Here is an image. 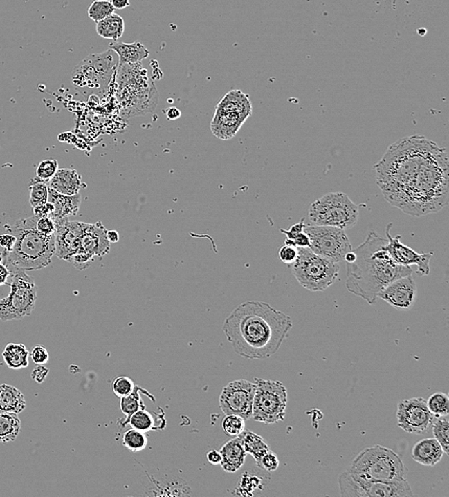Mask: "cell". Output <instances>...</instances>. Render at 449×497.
I'll use <instances>...</instances> for the list:
<instances>
[{"instance_id": "1", "label": "cell", "mask_w": 449, "mask_h": 497, "mask_svg": "<svg viewBox=\"0 0 449 497\" xmlns=\"http://www.w3.org/2000/svg\"><path fill=\"white\" fill-rule=\"evenodd\" d=\"M374 169L384 198L408 216H428L448 204V151L425 136L398 139Z\"/></svg>"}, {"instance_id": "2", "label": "cell", "mask_w": 449, "mask_h": 497, "mask_svg": "<svg viewBox=\"0 0 449 497\" xmlns=\"http://www.w3.org/2000/svg\"><path fill=\"white\" fill-rule=\"evenodd\" d=\"M293 326L288 315L266 302L250 301L231 312L223 322V330L239 356L264 359L278 352Z\"/></svg>"}, {"instance_id": "3", "label": "cell", "mask_w": 449, "mask_h": 497, "mask_svg": "<svg viewBox=\"0 0 449 497\" xmlns=\"http://www.w3.org/2000/svg\"><path fill=\"white\" fill-rule=\"evenodd\" d=\"M387 238L375 232L367 234L365 241L354 250L355 261L346 263V287L350 293L374 304L378 294L391 282L412 274L411 267L398 265L388 254Z\"/></svg>"}, {"instance_id": "4", "label": "cell", "mask_w": 449, "mask_h": 497, "mask_svg": "<svg viewBox=\"0 0 449 497\" xmlns=\"http://www.w3.org/2000/svg\"><path fill=\"white\" fill-rule=\"evenodd\" d=\"M37 216L19 219L9 232L15 244L8 253H0V261L12 270H39L51 263L55 254V234L44 236L37 229Z\"/></svg>"}, {"instance_id": "5", "label": "cell", "mask_w": 449, "mask_h": 497, "mask_svg": "<svg viewBox=\"0 0 449 497\" xmlns=\"http://www.w3.org/2000/svg\"><path fill=\"white\" fill-rule=\"evenodd\" d=\"M117 98L125 117L152 113L158 104V92L140 64H119L116 72Z\"/></svg>"}, {"instance_id": "6", "label": "cell", "mask_w": 449, "mask_h": 497, "mask_svg": "<svg viewBox=\"0 0 449 497\" xmlns=\"http://www.w3.org/2000/svg\"><path fill=\"white\" fill-rule=\"evenodd\" d=\"M350 471L371 480L400 482L406 479L401 457L393 449L379 444L360 451L351 462Z\"/></svg>"}, {"instance_id": "7", "label": "cell", "mask_w": 449, "mask_h": 497, "mask_svg": "<svg viewBox=\"0 0 449 497\" xmlns=\"http://www.w3.org/2000/svg\"><path fill=\"white\" fill-rule=\"evenodd\" d=\"M359 209L344 192H329L314 201L309 209V221L318 226L349 229L358 223Z\"/></svg>"}, {"instance_id": "8", "label": "cell", "mask_w": 449, "mask_h": 497, "mask_svg": "<svg viewBox=\"0 0 449 497\" xmlns=\"http://www.w3.org/2000/svg\"><path fill=\"white\" fill-rule=\"evenodd\" d=\"M339 264L314 254L309 248H298V256L291 271L299 284L311 292H323L339 276Z\"/></svg>"}, {"instance_id": "9", "label": "cell", "mask_w": 449, "mask_h": 497, "mask_svg": "<svg viewBox=\"0 0 449 497\" xmlns=\"http://www.w3.org/2000/svg\"><path fill=\"white\" fill-rule=\"evenodd\" d=\"M251 114L252 104L248 95L241 90H231L216 106L211 131L219 139L230 140L238 133Z\"/></svg>"}, {"instance_id": "10", "label": "cell", "mask_w": 449, "mask_h": 497, "mask_svg": "<svg viewBox=\"0 0 449 497\" xmlns=\"http://www.w3.org/2000/svg\"><path fill=\"white\" fill-rule=\"evenodd\" d=\"M11 291L0 299V321H19L28 317L36 307L37 287L24 270L10 271Z\"/></svg>"}, {"instance_id": "11", "label": "cell", "mask_w": 449, "mask_h": 497, "mask_svg": "<svg viewBox=\"0 0 449 497\" xmlns=\"http://www.w3.org/2000/svg\"><path fill=\"white\" fill-rule=\"evenodd\" d=\"M118 64V56L113 50L89 55L75 67L72 73L73 86L79 90L104 92L116 75Z\"/></svg>"}, {"instance_id": "12", "label": "cell", "mask_w": 449, "mask_h": 497, "mask_svg": "<svg viewBox=\"0 0 449 497\" xmlns=\"http://www.w3.org/2000/svg\"><path fill=\"white\" fill-rule=\"evenodd\" d=\"M256 389L252 404V418L266 424L284 420L288 394L281 382L255 379Z\"/></svg>"}, {"instance_id": "13", "label": "cell", "mask_w": 449, "mask_h": 497, "mask_svg": "<svg viewBox=\"0 0 449 497\" xmlns=\"http://www.w3.org/2000/svg\"><path fill=\"white\" fill-rule=\"evenodd\" d=\"M340 496L344 497H410L414 496L408 481L371 480L349 471L338 477Z\"/></svg>"}, {"instance_id": "14", "label": "cell", "mask_w": 449, "mask_h": 497, "mask_svg": "<svg viewBox=\"0 0 449 497\" xmlns=\"http://www.w3.org/2000/svg\"><path fill=\"white\" fill-rule=\"evenodd\" d=\"M304 232L309 237V249L329 261L339 263L353 250L350 239L344 229L315 225L306 227Z\"/></svg>"}, {"instance_id": "15", "label": "cell", "mask_w": 449, "mask_h": 497, "mask_svg": "<svg viewBox=\"0 0 449 497\" xmlns=\"http://www.w3.org/2000/svg\"><path fill=\"white\" fill-rule=\"evenodd\" d=\"M256 384L246 379L230 382L223 387L219 396V408L226 415L237 414L248 420L252 416V404Z\"/></svg>"}, {"instance_id": "16", "label": "cell", "mask_w": 449, "mask_h": 497, "mask_svg": "<svg viewBox=\"0 0 449 497\" xmlns=\"http://www.w3.org/2000/svg\"><path fill=\"white\" fill-rule=\"evenodd\" d=\"M398 426L404 431L412 434H421L429 431L434 422L426 404V400L421 397L401 400L396 409Z\"/></svg>"}, {"instance_id": "17", "label": "cell", "mask_w": 449, "mask_h": 497, "mask_svg": "<svg viewBox=\"0 0 449 497\" xmlns=\"http://www.w3.org/2000/svg\"><path fill=\"white\" fill-rule=\"evenodd\" d=\"M393 224L389 223L386 226L385 234L387 237L388 254L391 259L398 265L411 267L418 266V272L421 276H428L430 273V261L432 259L433 253L419 254L410 247L406 246L401 241V236H391L390 229Z\"/></svg>"}, {"instance_id": "18", "label": "cell", "mask_w": 449, "mask_h": 497, "mask_svg": "<svg viewBox=\"0 0 449 497\" xmlns=\"http://www.w3.org/2000/svg\"><path fill=\"white\" fill-rule=\"evenodd\" d=\"M83 222L71 221L69 219L56 224L55 232V254L69 261L81 249Z\"/></svg>"}, {"instance_id": "19", "label": "cell", "mask_w": 449, "mask_h": 497, "mask_svg": "<svg viewBox=\"0 0 449 497\" xmlns=\"http://www.w3.org/2000/svg\"><path fill=\"white\" fill-rule=\"evenodd\" d=\"M416 294L418 289L416 282L412 274H409L391 282L378 294V299L387 302L394 308L405 311L413 308Z\"/></svg>"}, {"instance_id": "20", "label": "cell", "mask_w": 449, "mask_h": 497, "mask_svg": "<svg viewBox=\"0 0 449 497\" xmlns=\"http://www.w3.org/2000/svg\"><path fill=\"white\" fill-rule=\"evenodd\" d=\"M107 229L101 222L95 224L84 223L82 234L81 249L83 252L93 257L106 256L111 251V242L107 236Z\"/></svg>"}, {"instance_id": "21", "label": "cell", "mask_w": 449, "mask_h": 497, "mask_svg": "<svg viewBox=\"0 0 449 497\" xmlns=\"http://www.w3.org/2000/svg\"><path fill=\"white\" fill-rule=\"evenodd\" d=\"M148 483L145 487L144 496H188L191 489L179 477L162 476H147Z\"/></svg>"}, {"instance_id": "22", "label": "cell", "mask_w": 449, "mask_h": 497, "mask_svg": "<svg viewBox=\"0 0 449 497\" xmlns=\"http://www.w3.org/2000/svg\"><path fill=\"white\" fill-rule=\"evenodd\" d=\"M48 202L54 206V211L49 217L56 225L78 214L81 206V196L80 194L75 196H64L49 188Z\"/></svg>"}, {"instance_id": "23", "label": "cell", "mask_w": 449, "mask_h": 497, "mask_svg": "<svg viewBox=\"0 0 449 497\" xmlns=\"http://www.w3.org/2000/svg\"><path fill=\"white\" fill-rule=\"evenodd\" d=\"M219 451L221 453V462L219 465L223 471L229 473L238 471L244 466L248 456L239 436L233 437L231 440L226 442Z\"/></svg>"}, {"instance_id": "24", "label": "cell", "mask_w": 449, "mask_h": 497, "mask_svg": "<svg viewBox=\"0 0 449 497\" xmlns=\"http://www.w3.org/2000/svg\"><path fill=\"white\" fill-rule=\"evenodd\" d=\"M445 454L443 448L435 438H425L416 442L411 451V457L416 463L426 467H434Z\"/></svg>"}, {"instance_id": "25", "label": "cell", "mask_w": 449, "mask_h": 497, "mask_svg": "<svg viewBox=\"0 0 449 497\" xmlns=\"http://www.w3.org/2000/svg\"><path fill=\"white\" fill-rule=\"evenodd\" d=\"M82 178L75 169H61L48 181L50 189L64 196H75L82 189Z\"/></svg>"}, {"instance_id": "26", "label": "cell", "mask_w": 449, "mask_h": 497, "mask_svg": "<svg viewBox=\"0 0 449 497\" xmlns=\"http://www.w3.org/2000/svg\"><path fill=\"white\" fill-rule=\"evenodd\" d=\"M109 46V49L113 50L118 56L119 64H140L149 55V50L138 41L134 44L116 41Z\"/></svg>"}, {"instance_id": "27", "label": "cell", "mask_w": 449, "mask_h": 497, "mask_svg": "<svg viewBox=\"0 0 449 497\" xmlns=\"http://www.w3.org/2000/svg\"><path fill=\"white\" fill-rule=\"evenodd\" d=\"M26 408L24 393L11 384H0V412L19 414Z\"/></svg>"}, {"instance_id": "28", "label": "cell", "mask_w": 449, "mask_h": 497, "mask_svg": "<svg viewBox=\"0 0 449 497\" xmlns=\"http://www.w3.org/2000/svg\"><path fill=\"white\" fill-rule=\"evenodd\" d=\"M96 32L100 37L106 39H112L117 41V39L123 36L125 32V22L119 15L111 14L106 19L96 22Z\"/></svg>"}, {"instance_id": "29", "label": "cell", "mask_w": 449, "mask_h": 497, "mask_svg": "<svg viewBox=\"0 0 449 497\" xmlns=\"http://www.w3.org/2000/svg\"><path fill=\"white\" fill-rule=\"evenodd\" d=\"M29 351L22 344H9L5 346L2 357L11 369L26 368L29 364Z\"/></svg>"}, {"instance_id": "30", "label": "cell", "mask_w": 449, "mask_h": 497, "mask_svg": "<svg viewBox=\"0 0 449 497\" xmlns=\"http://www.w3.org/2000/svg\"><path fill=\"white\" fill-rule=\"evenodd\" d=\"M239 438L243 442L244 448L246 449V453L250 454L253 457L257 465L260 463L262 457L268 451H271L268 443L263 437L254 433V432L244 431L239 435Z\"/></svg>"}, {"instance_id": "31", "label": "cell", "mask_w": 449, "mask_h": 497, "mask_svg": "<svg viewBox=\"0 0 449 497\" xmlns=\"http://www.w3.org/2000/svg\"><path fill=\"white\" fill-rule=\"evenodd\" d=\"M21 429V421L17 414L0 412V443L16 440Z\"/></svg>"}, {"instance_id": "32", "label": "cell", "mask_w": 449, "mask_h": 497, "mask_svg": "<svg viewBox=\"0 0 449 497\" xmlns=\"http://www.w3.org/2000/svg\"><path fill=\"white\" fill-rule=\"evenodd\" d=\"M120 409L123 412L125 417V421L122 426H126L127 421L129 420V417L134 413V412L140 411V409H146L143 400L140 396V387H134V391L128 396H125L123 398L120 400Z\"/></svg>"}, {"instance_id": "33", "label": "cell", "mask_w": 449, "mask_h": 497, "mask_svg": "<svg viewBox=\"0 0 449 497\" xmlns=\"http://www.w3.org/2000/svg\"><path fill=\"white\" fill-rule=\"evenodd\" d=\"M30 204L32 208L39 206V205L46 204L48 201V182L44 180L33 178L30 181Z\"/></svg>"}, {"instance_id": "34", "label": "cell", "mask_w": 449, "mask_h": 497, "mask_svg": "<svg viewBox=\"0 0 449 497\" xmlns=\"http://www.w3.org/2000/svg\"><path fill=\"white\" fill-rule=\"evenodd\" d=\"M123 444L131 453H139L148 446V437L143 431L131 429L124 433Z\"/></svg>"}, {"instance_id": "35", "label": "cell", "mask_w": 449, "mask_h": 497, "mask_svg": "<svg viewBox=\"0 0 449 497\" xmlns=\"http://www.w3.org/2000/svg\"><path fill=\"white\" fill-rule=\"evenodd\" d=\"M127 424H129L131 429L143 431L145 433L153 431V429L156 428V421H154L152 413L146 411V409L134 412V413L129 417V420L127 421Z\"/></svg>"}, {"instance_id": "36", "label": "cell", "mask_w": 449, "mask_h": 497, "mask_svg": "<svg viewBox=\"0 0 449 497\" xmlns=\"http://www.w3.org/2000/svg\"><path fill=\"white\" fill-rule=\"evenodd\" d=\"M428 408L434 417H448L449 414V397L443 392H436L426 400Z\"/></svg>"}, {"instance_id": "37", "label": "cell", "mask_w": 449, "mask_h": 497, "mask_svg": "<svg viewBox=\"0 0 449 497\" xmlns=\"http://www.w3.org/2000/svg\"><path fill=\"white\" fill-rule=\"evenodd\" d=\"M432 431L434 438L439 442L446 454L449 453V421L446 417H438L433 422Z\"/></svg>"}, {"instance_id": "38", "label": "cell", "mask_w": 449, "mask_h": 497, "mask_svg": "<svg viewBox=\"0 0 449 497\" xmlns=\"http://www.w3.org/2000/svg\"><path fill=\"white\" fill-rule=\"evenodd\" d=\"M221 426L224 433L233 438L241 435L246 431V419L237 414H227L224 417Z\"/></svg>"}, {"instance_id": "39", "label": "cell", "mask_w": 449, "mask_h": 497, "mask_svg": "<svg viewBox=\"0 0 449 497\" xmlns=\"http://www.w3.org/2000/svg\"><path fill=\"white\" fill-rule=\"evenodd\" d=\"M114 11L116 9L109 0H95L87 10V15L92 21L98 22L106 19L107 17L111 16Z\"/></svg>"}, {"instance_id": "40", "label": "cell", "mask_w": 449, "mask_h": 497, "mask_svg": "<svg viewBox=\"0 0 449 497\" xmlns=\"http://www.w3.org/2000/svg\"><path fill=\"white\" fill-rule=\"evenodd\" d=\"M261 480L259 477L250 476L246 473L241 476L239 481L238 488L236 489V494L238 496H253L254 491L260 488Z\"/></svg>"}, {"instance_id": "41", "label": "cell", "mask_w": 449, "mask_h": 497, "mask_svg": "<svg viewBox=\"0 0 449 497\" xmlns=\"http://www.w3.org/2000/svg\"><path fill=\"white\" fill-rule=\"evenodd\" d=\"M134 383L131 379H129L127 376H119L114 379L112 383V391L118 398H123L125 396H128L134 391Z\"/></svg>"}, {"instance_id": "42", "label": "cell", "mask_w": 449, "mask_h": 497, "mask_svg": "<svg viewBox=\"0 0 449 497\" xmlns=\"http://www.w3.org/2000/svg\"><path fill=\"white\" fill-rule=\"evenodd\" d=\"M59 169V164L57 160L48 159L44 160L39 167H37V178L48 182L56 174Z\"/></svg>"}, {"instance_id": "43", "label": "cell", "mask_w": 449, "mask_h": 497, "mask_svg": "<svg viewBox=\"0 0 449 497\" xmlns=\"http://www.w3.org/2000/svg\"><path fill=\"white\" fill-rule=\"evenodd\" d=\"M279 465H280V461H279L278 456L273 451H268L262 457L258 467H260L264 471H268V473H273L279 468Z\"/></svg>"}, {"instance_id": "44", "label": "cell", "mask_w": 449, "mask_h": 497, "mask_svg": "<svg viewBox=\"0 0 449 497\" xmlns=\"http://www.w3.org/2000/svg\"><path fill=\"white\" fill-rule=\"evenodd\" d=\"M279 259L284 264L293 265L298 256V248L289 245H284L278 251Z\"/></svg>"}, {"instance_id": "45", "label": "cell", "mask_w": 449, "mask_h": 497, "mask_svg": "<svg viewBox=\"0 0 449 497\" xmlns=\"http://www.w3.org/2000/svg\"><path fill=\"white\" fill-rule=\"evenodd\" d=\"M36 227L37 231L44 236H54L56 232V225L48 216L37 217Z\"/></svg>"}, {"instance_id": "46", "label": "cell", "mask_w": 449, "mask_h": 497, "mask_svg": "<svg viewBox=\"0 0 449 497\" xmlns=\"http://www.w3.org/2000/svg\"><path fill=\"white\" fill-rule=\"evenodd\" d=\"M31 358L36 364H46L49 362V353L44 346H37L31 352Z\"/></svg>"}, {"instance_id": "47", "label": "cell", "mask_w": 449, "mask_h": 497, "mask_svg": "<svg viewBox=\"0 0 449 497\" xmlns=\"http://www.w3.org/2000/svg\"><path fill=\"white\" fill-rule=\"evenodd\" d=\"M284 245H289V246L296 247V248H309L311 242H309L308 234L305 232H302L294 239L286 238Z\"/></svg>"}, {"instance_id": "48", "label": "cell", "mask_w": 449, "mask_h": 497, "mask_svg": "<svg viewBox=\"0 0 449 497\" xmlns=\"http://www.w3.org/2000/svg\"><path fill=\"white\" fill-rule=\"evenodd\" d=\"M306 228L305 218H302L298 223L294 224L293 226L291 227L289 229H281L280 232L286 236V238L294 239L299 234L304 232V229Z\"/></svg>"}, {"instance_id": "49", "label": "cell", "mask_w": 449, "mask_h": 497, "mask_svg": "<svg viewBox=\"0 0 449 497\" xmlns=\"http://www.w3.org/2000/svg\"><path fill=\"white\" fill-rule=\"evenodd\" d=\"M15 244V236L12 232H5V234L0 236V248L2 249V252L0 253H8L11 251L12 246Z\"/></svg>"}, {"instance_id": "50", "label": "cell", "mask_w": 449, "mask_h": 497, "mask_svg": "<svg viewBox=\"0 0 449 497\" xmlns=\"http://www.w3.org/2000/svg\"><path fill=\"white\" fill-rule=\"evenodd\" d=\"M49 369L42 364H37L36 368L32 372V379L37 384H42L48 375Z\"/></svg>"}, {"instance_id": "51", "label": "cell", "mask_w": 449, "mask_h": 497, "mask_svg": "<svg viewBox=\"0 0 449 497\" xmlns=\"http://www.w3.org/2000/svg\"><path fill=\"white\" fill-rule=\"evenodd\" d=\"M53 211L54 206L48 201L46 204L39 205L33 208L34 216L37 217H49Z\"/></svg>"}, {"instance_id": "52", "label": "cell", "mask_w": 449, "mask_h": 497, "mask_svg": "<svg viewBox=\"0 0 449 497\" xmlns=\"http://www.w3.org/2000/svg\"><path fill=\"white\" fill-rule=\"evenodd\" d=\"M10 276V270L8 267L5 265L3 262L0 261V286L4 285L8 281Z\"/></svg>"}, {"instance_id": "53", "label": "cell", "mask_w": 449, "mask_h": 497, "mask_svg": "<svg viewBox=\"0 0 449 497\" xmlns=\"http://www.w3.org/2000/svg\"><path fill=\"white\" fill-rule=\"evenodd\" d=\"M207 460L212 465H219L221 462V453L218 451H210L206 454Z\"/></svg>"}, {"instance_id": "54", "label": "cell", "mask_w": 449, "mask_h": 497, "mask_svg": "<svg viewBox=\"0 0 449 497\" xmlns=\"http://www.w3.org/2000/svg\"><path fill=\"white\" fill-rule=\"evenodd\" d=\"M166 116L168 120H178L181 117V111L176 106L169 107L166 111Z\"/></svg>"}, {"instance_id": "55", "label": "cell", "mask_w": 449, "mask_h": 497, "mask_svg": "<svg viewBox=\"0 0 449 497\" xmlns=\"http://www.w3.org/2000/svg\"><path fill=\"white\" fill-rule=\"evenodd\" d=\"M112 6L114 7V9H125L127 8V7H129L131 3H129V0H111Z\"/></svg>"}, {"instance_id": "56", "label": "cell", "mask_w": 449, "mask_h": 497, "mask_svg": "<svg viewBox=\"0 0 449 497\" xmlns=\"http://www.w3.org/2000/svg\"><path fill=\"white\" fill-rule=\"evenodd\" d=\"M107 236L111 243H116L119 241V234L116 231H107Z\"/></svg>"}]
</instances>
